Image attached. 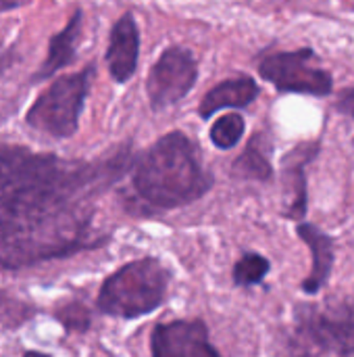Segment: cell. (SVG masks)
Returning a JSON list of instances; mask_svg holds the SVG:
<instances>
[{"instance_id": "cell-8", "label": "cell", "mask_w": 354, "mask_h": 357, "mask_svg": "<svg viewBox=\"0 0 354 357\" xmlns=\"http://www.w3.org/2000/svg\"><path fill=\"white\" fill-rule=\"evenodd\" d=\"M150 351L152 357H221L209 343L207 326L200 320H177L156 326Z\"/></svg>"}, {"instance_id": "cell-15", "label": "cell", "mask_w": 354, "mask_h": 357, "mask_svg": "<svg viewBox=\"0 0 354 357\" xmlns=\"http://www.w3.org/2000/svg\"><path fill=\"white\" fill-rule=\"evenodd\" d=\"M244 130H246V121L240 113H225L221 117H217L211 126V142L221 149V151H230L234 149L242 136H244Z\"/></svg>"}, {"instance_id": "cell-4", "label": "cell", "mask_w": 354, "mask_h": 357, "mask_svg": "<svg viewBox=\"0 0 354 357\" xmlns=\"http://www.w3.org/2000/svg\"><path fill=\"white\" fill-rule=\"evenodd\" d=\"M94 75L96 65L90 63L75 73L52 79L27 109L25 123L31 130L58 140L71 138L79 128Z\"/></svg>"}, {"instance_id": "cell-13", "label": "cell", "mask_w": 354, "mask_h": 357, "mask_svg": "<svg viewBox=\"0 0 354 357\" xmlns=\"http://www.w3.org/2000/svg\"><path fill=\"white\" fill-rule=\"evenodd\" d=\"M319 153V144L317 142H307L300 144L296 149H292V153L286 157L284 165H286V178L294 190V199L290 203V209L286 211L288 218H303L307 211V178H305V165Z\"/></svg>"}, {"instance_id": "cell-2", "label": "cell", "mask_w": 354, "mask_h": 357, "mask_svg": "<svg viewBox=\"0 0 354 357\" xmlns=\"http://www.w3.org/2000/svg\"><path fill=\"white\" fill-rule=\"evenodd\" d=\"M211 188L213 176L202 167L196 144L179 130L163 134L136 161L134 190L154 211L190 205Z\"/></svg>"}, {"instance_id": "cell-18", "label": "cell", "mask_w": 354, "mask_h": 357, "mask_svg": "<svg viewBox=\"0 0 354 357\" xmlns=\"http://www.w3.org/2000/svg\"><path fill=\"white\" fill-rule=\"evenodd\" d=\"M336 107H338L340 113H346V115H351L354 119V88H346V90L340 94Z\"/></svg>"}, {"instance_id": "cell-7", "label": "cell", "mask_w": 354, "mask_h": 357, "mask_svg": "<svg viewBox=\"0 0 354 357\" xmlns=\"http://www.w3.org/2000/svg\"><path fill=\"white\" fill-rule=\"evenodd\" d=\"M198 79V63L190 48L169 46L161 52L146 79L152 111H163L184 100Z\"/></svg>"}, {"instance_id": "cell-3", "label": "cell", "mask_w": 354, "mask_h": 357, "mask_svg": "<svg viewBox=\"0 0 354 357\" xmlns=\"http://www.w3.org/2000/svg\"><path fill=\"white\" fill-rule=\"evenodd\" d=\"M167 287V268L154 257H144L106 278L98 295V307L108 316L140 318L165 301Z\"/></svg>"}, {"instance_id": "cell-9", "label": "cell", "mask_w": 354, "mask_h": 357, "mask_svg": "<svg viewBox=\"0 0 354 357\" xmlns=\"http://www.w3.org/2000/svg\"><path fill=\"white\" fill-rule=\"evenodd\" d=\"M138 61H140L138 21L134 13H125L111 27L104 63H106L111 77L117 84H127L138 71Z\"/></svg>"}, {"instance_id": "cell-11", "label": "cell", "mask_w": 354, "mask_h": 357, "mask_svg": "<svg viewBox=\"0 0 354 357\" xmlns=\"http://www.w3.org/2000/svg\"><path fill=\"white\" fill-rule=\"evenodd\" d=\"M259 84L248 75H236L213 86L198 105V115L202 119L213 117L223 109H244L252 105L259 96Z\"/></svg>"}, {"instance_id": "cell-17", "label": "cell", "mask_w": 354, "mask_h": 357, "mask_svg": "<svg viewBox=\"0 0 354 357\" xmlns=\"http://www.w3.org/2000/svg\"><path fill=\"white\" fill-rule=\"evenodd\" d=\"M61 320L67 328H88V314L81 305H71L61 314Z\"/></svg>"}, {"instance_id": "cell-6", "label": "cell", "mask_w": 354, "mask_h": 357, "mask_svg": "<svg viewBox=\"0 0 354 357\" xmlns=\"http://www.w3.org/2000/svg\"><path fill=\"white\" fill-rule=\"evenodd\" d=\"M259 73L280 92L328 96L334 88L332 73L319 67L313 48L269 54L259 63Z\"/></svg>"}, {"instance_id": "cell-12", "label": "cell", "mask_w": 354, "mask_h": 357, "mask_svg": "<svg viewBox=\"0 0 354 357\" xmlns=\"http://www.w3.org/2000/svg\"><path fill=\"white\" fill-rule=\"evenodd\" d=\"M298 236L309 245V249L313 253V270H311L309 278L303 284L305 293L313 295L330 278L332 264H334V245H332V238L313 224H300L298 226Z\"/></svg>"}, {"instance_id": "cell-16", "label": "cell", "mask_w": 354, "mask_h": 357, "mask_svg": "<svg viewBox=\"0 0 354 357\" xmlns=\"http://www.w3.org/2000/svg\"><path fill=\"white\" fill-rule=\"evenodd\" d=\"M269 272V261L263 255L257 253H248L244 255L236 268H234V280L240 287H252L257 282H261Z\"/></svg>"}, {"instance_id": "cell-5", "label": "cell", "mask_w": 354, "mask_h": 357, "mask_svg": "<svg viewBox=\"0 0 354 357\" xmlns=\"http://www.w3.org/2000/svg\"><path fill=\"white\" fill-rule=\"evenodd\" d=\"M292 357L354 354V307H305L290 343Z\"/></svg>"}, {"instance_id": "cell-1", "label": "cell", "mask_w": 354, "mask_h": 357, "mask_svg": "<svg viewBox=\"0 0 354 357\" xmlns=\"http://www.w3.org/2000/svg\"><path fill=\"white\" fill-rule=\"evenodd\" d=\"M129 159V149L81 161L0 140V266L21 268L88 247L92 203L127 172Z\"/></svg>"}, {"instance_id": "cell-14", "label": "cell", "mask_w": 354, "mask_h": 357, "mask_svg": "<svg viewBox=\"0 0 354 357\" xmlns=\"http://www.w3.org/2000/svg\"><path fill=\"white\" fill-rule=\"evenodd\" d=\"M261 136H255L246 151L234 161V174L240 178H250V180H269L273 176L271 163L267 159L265 149L259 146Z\"/></svg>"}, {"instance_id": "cell-20", "label": "cell", "mask_w": 354, "mask_h": 357, "mask_svg": "<svg viewBox=\"0 0 354 357\" xmlns=\"http://www.w3.org/2000/svg\"><path fill=\"white\" fill-rule=\"evenodd\" d=\"M25 357H48V356H44V354H35V351H29V354H25Z\"/></svg>"}, {"instance_id": "cell-10", "label": "cell", "mask_w": 354, "mask_h": 357, "mask_svg": "<svg viewBox=\"0 0 354 357\" xmlns=\"http://www.w3.org/2000/svg\"><path fill=\"white\" fill-rule=\"evenodd\" d=\"M81 25H83V10L75 8L73 15L69 17V21L65 23V27L48 40L46 59H44L40 71L33 73V77H31L33 82L50 79L54 73L69 67L75 61L77 46L81 40Z\"/></svg>"}, {"instance_id": "cell-19", "label": "cell", "mask_w": 354, "mask_h": 357, "mask_svg": "<svg viewBox=\"0 0 354 357\" xmlns=\"http://www.w3.org/2000/svg\"><path fill=\"white\" fill-rule=\"evenodd\" d=\"M31 0H0V13H8V10H17L21 6H27Z\"/></svg>"}]
</instances>
